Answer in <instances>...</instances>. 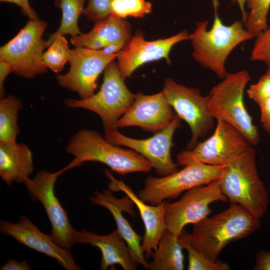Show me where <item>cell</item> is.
Instances as JSON below:
<instances>
[{"label": "cell", "mask_w": 270, "mask_h": 270, "mask_svg": "<svg viewBox=\"0 0 270 270\" xmlns=\"http://www.w3.org/2000/svg\"><path fill=\"white\" fill-rule=\"evenodd\" d=\"M260 218L236 204L194 224L192 232H183L190 243L210 260L216 261L230 243L244 238L258 230Z\"/></svg>", "instance_id": "cell-1"}, {"label": "cell", "mask_w": 270, "mask_h": 270, "mask_svg": "<svg viewBox=\"0 0 270 270\" xmlns=\"http://www.w3.org/2000/svg\"><path fill=\"white\" fill-rule=\"evenodd\" d=\"M212 2L214 14L212 28H208V20L196 22L190 40L195 60L223 79L228 74L226 62L230 54L240 44L254 36L246 28L242 20L224 24L218 13V0Z\"/></svg>", "instance_id": "cell-2"}, {"label": "cell", "mask_w": 270, "mask_h": 270, "mask_svg": "<svg viewBox=\"0 0 270 270\" xmlns=\"http://www.w3.org/2000/svg\"><path fill=\"white\" fill-rule=\"evenodd\" d=\"M66 152L74 158L62 169L64 172L88 161L102 162L122 175L148 172L152 168L150 162L138 152L112 144L98 132L89 129L77 131L70 139Z\"/></svg>", "instance_id": "cell-3"}, {"label": "cell", "mask_w": 270, "mask_h": 270, "mask_svg": "<svg viewBox=\"0 0 270 270\" xmlns=\"http://www.w3.org/2000/svg\"><path fill=\"white\" fill-rule=\"evenodd\" d=\"M218 180L230 204L240 205L260 218L264 216L269 204L268 194L258 176L256 150L252 146L224 167Z\"/></svg>", "instance_id": "cell-4"}, {"label": "cell", "mask_w": 270, "mask_h": 270, "mask_svg": "<svg viewBox=\"0 0 270 270\" xmlns=\"http://www.w3.org/2000/svg\"><path fill=\"white\" fill-rule=\"evenodd\" d=\"M250 79L246 70L228 73L210 90L208 104L215 119L228 122L242 134L250 145L256 146L260 134L244 102V90Z\"/></svg>", "instance_id": "cell-5"}, {"label": "cell", "mask_w": 270, "mask_h": 270, "mask_svg": "<svg viewBox=\"0 0 270 270\" xmlns=\"http://www.w3.org/2000/svg\"><path fill=\"white\" fill-rule=\"evenodd\" d=\"M176 158L178 164L184 167L166 176L147 177L138 194L140 200L156 205L166 199L175 198L184 192L218 180L226 166L208 165L191 158Z\"/></svg>", "instance_id": "cell-6"}, {"label": "cell", "mask_w": 270, "mask_h": 270, "mask_svg": "<svg viewBox=\"0 0 270 270\" xmlns=\"http://www.w3.org/2000/svg\"><path fill=\"white\" fill-rule=\"evenodd\" d=\"M117 64L112 61L104 70L102 84L99 91L84 99L66 98L65 106L92 111L101 118L105 133L118 130L119 119L134 102L136 94L128 89Z\"/></svg>", "instance_id": "cell-7"}, {"label": "cell", "mask_w": 270, "mask_h": 270, "mask_svg": "<svg viewBox=\"0 0 270 270\" xmlns=\"http://www.w3.org/2000/svg\"><path fill=\"white\" fill-rule=\"evenodd\" d=\"M46 22L30 20L12 40L0 48V59L10 63L17 76L32 78L47 71L42 63L46 40L42 36Z\"/></svg>", "instance_id": "cell-8"}, {"label": "cell", "mask_w": 270, "mask_h": 270, "mask_svg": "<svg viewBox=\"0 0 270 270\" xmlns=\"http://www.w3.org/2000/svg\"><path fill=\"white\" fill-rule=\"evenodd\" d=\"M162 92L176 115L188 124L192 138L187 150L192 149L198 139L206 135L214 126L215 118L208 108V96H202L198 88L178 84L171 78L165 79Z\"/></svg>", "instance_id": "cell-9"}, {"label": "cell", "mask_w": 270, "mask_h": 270, "mask_svg": "<svg viewBox=\"0 0 270 270\" xmlns=\"http://www.w3.org/2000/svg\"><path fill=\"white\" fill-rule=\"evenodd\" d=\"M63 172L62 169L54 172L41 170L34 178H28L24 184L31 198L43 206L52 225L50 236L54 242L70 251L76 244L78 231L72 226L67 212L54 194L55 182Z\"/></svg>", "instance_id": "cell-10"}, {"label": "cell", "mask_w": 270, "mask_h": 270, "mask_svg": "<svg viewBox=\"0 0 270 270\" xmlns=\"http://www.w3.org/2000/svg\"><path fill=\"white\" fill-rule=\"evenodd\" d=\"M227 200L218 180L188 190L179 200L166 202L164 222L166 230L178 236L186 226L196 224L211 214L210 204Z\"/></svg>", "instance_id": "cell-11"}, {"label": "cell", "mask_w": 270, "mask_h": 270, "mask_svg": "<svg viewBox=\"0 0 270 270\" xmlns=\"http://www.w3.org/2000/svg\"><path fill=\"white\" fill-rule=\"evenodd\" d=\"M180 118L176 115L172 122L162 130L146 139H136L122 134L118 130L105 133L104 138L112 144L128 147L144 156L160 176L177 171L178 164L174 162L171 149L172 138L180 125Z\"/></svg>", "instance_id": "cell-12"}, {"label": "cell", "mask_w": 270, "mask_h": 270, "mask_svg": "<svg viewBox=\"0 0 270 270\" xmlns=\"http://www.w3.org/2000/svg\"><path fill=\"white\" fill-rule=\"evenodd\" d=\"M216 129L205 140L177 156L191 158L212 166H227L251 146L242 134L224 120L217 118Z\"/></svg>", "instance_id": "cell-13"}, {"label": "cell", "mask_w": 270, "mask_h": 270, "mask_svg": "<svg viewBox=\"0 0 270 270\" xmlns=\"http://www.w3.org/2000/svg\"><path fill=\"white\" fill-rule=\"evenodd\" d=\"M118 53L106 55L100 50L76 46L70 50L69 70L56 76L58 84L78 94L81 99L94 94L96 80L102 71L116 58Z\"/></svg>", "instance_id": "cell-14"}, {"label": "cell", "mask_w": 270, "mask_h": 270, "mask_svg": "<svg viewBox=\"0 0 270 270\" xmlns=\"http://www.w3.org/2000/svg\"><path fill=\"white\" fill-rule=\"evenodd\" d=\"M186 30L166 38L152 41L146 40L143 33L137 31L118 52L117 66L118 70L125 80L142 65L162 58L170 62L169 54L176 44L190 40Z\"/></svg>", "instance_id": "cell-15"}, {"label": "cell", "mask_w": 270, "mask_h": 270, "mask_svg": "<svg viewBox=\"0 0 270 270\" xmlns=\"http://www.w3.org/2000/svg\"><path fill=\"white\" fill-rule=\"evenodd\" d=\"M0 231L3 235L12 236L18 243L54 258L66 270H82L70 251L56 244L50 235L42 232L26 216H21L16 223L0 220Z\"/></svg>", "instance_id": "cell-16"}, {"label": "cell", "mask_w": 270, "mask_h": 270, "mask_svg": "<svg viewBox=\"0 0 270 270\" xmlns=\"http://www.w3.org/2000/svg\"><path fill=\"white\" fill-rule=\"evenodd\" d=\"M174 116L162 91L152 95L140 92L118 120V127L138 126L144 130L156 133L167 127Z\"/></svg>", "instance_id": "cell-17"}, {"label": "cell", "mask_w": 270, "mask_h": 270, "mask_svg": "<svg viewBox=\"0 0 270 270\" xmlns=\"http://www.w3.org/2000/svg\"><path fill=\"white\" fill-rule=\"evenodd\" d=\"M104 172L110 180L108 189L112 192H124L138 210L145 230L142 238V249L145 258H149L153 251L157 248L160 238L166 230L164 222L166 202L156 205L147 204L140 200L122 181L114 178L108 169H105Z\"/></svg>", "instance_id": "cell-18"}, {"label": "cell", "mask_w": 270, "mask_h": 270, "mask_svg": "<svg viewBox=\"0 0 270 270\" xmlns=\"http://www.w3.org/2000/svg\"><path fill=\"white\" fill-rule=\"evenodd\" d=\"M89 200L94 204L106 208L112 214L117 227V230L126 243L131 254L136 264L142 265L148 270V262L142 249L141 237L132 229L123 214L126 212L132 216H136L134 209V204L126 196L117 198L108 189L102 192L95 191Z\"/></svg>", "instance_id": "cell-19"}, {"label": "cell", "mask_w": 270, "mask_h": 270, "mask_svg": "<svg viewBox=\"0 0 270 270\" xmlns=\"http://www.w3.org/2000/svg\"><path fill=\"white\" fill-rule=\"evenodd\" d=\"M75 243L90 244L100 250V270H106L108 268L116 270V264L120 265L124 270L136 269L138 264L134 260L126 243L116 230L108 234L100 236L82 229L77 232Z\"/></svg>", "instance_id": "cell-20"}, {"label": "cell", "mask_w": 270, "mask_h": 270, "mask_svg": "<svg viewBox=\"0 0 270 270\" xmlns=\"http://www.w3.org/2000/svg\"><path fill=\"white\" fill-rule=\"evenodd\" d=\"M34 170L32 152L26 144L0 142V176L8 186L24 184Z\"/></svg>", "instance_id": "cell-21"}, {"label": "cell", "mask_w": 270, "mask_h": 270, "mask_svg": "<svg viewBox=\"0 0 270 270\" xmlns=\"http://www.w3.org/2000/svg\"><path fill=\"white\" fill-rule=\"evenodd\" d=\"M184 247L178 236L168 230L164 232L157 248L153 251L149 270H182L184 268Z\"/></svg>", "instance_id": "cell-22"}, {"label": "cell", "mask_w": 270, "mask_h": 270, "mask_svg": "<svg viewBox=\"0 0 270 270\" xmlns=\"http://www.w3.org/2000/svg\"><path fill=\"white\" fill-rule=\"evenodd\" d=\"M84 34L89 38L98 40L104 48L114 43L126 45L132 38L130 24L124 19L112 14L106 18L95 22L91 30Z\"/></svg>", "instance_id": "cell-23"}, {"label": "cell", "mask_w": 270, "mask_h": 270, "mask_svg": "<svg viewBox=\"0 0 270 270\" xmlns=\"http://www.w3.org/2000/svg\"><path fill=\"white\" fill-rule=\"evenodd\" d=\"M21 100L12 94L0 100V142H16L20 130L18 114L22 108Z\"/></svg>", "instance_id": "cell-24"}, {"label": "cell", "mask_w": 270, "mask_h": 270, "mask_svg": "<svg viewBox=\"0 0 270 270\" xmlns=\"http://www.w3.org/2000/svg\"><path fill=\"white\" fill-rule=\"evenodd\" d=\"M85 0H56V6L62 11V20L58 30L46 40V48L52 43L58 35L70 34L75 36L81 34L78 26V20L84 14Z\"/></svg>", "instance_id": "cell-25"}, {"label": "cell", "mask_w": 270, "mask_h": 270, "mask_svg": "<svg viewBox=\"0 0 270 270\" xmlns=\"http://www.w3.org/2000/svg\"><path fill=\"white\" fill-rule=\"evenodd\" d=\"M70 50L68 42L62 35L56 36L42 58V64L53 72L58 73L69 62Z\"/></svg>", "instance_id": "cell-26"}, {"label": "cell", "mask_w": 270, "mask_h": 270, "mask_svg": "<svg viewBox=\"0 0 270 270\" xmlns=\"http://www.w3.org/2000/svg\"><path fill=\"white\" fill-rule=\"evenodd\" d=\"M246 4L250 12L244 24L255 38L268 26L270 0H246Z\"/></svg>", "instance_id": "cell-27"}, {"label": "cell", "mask_w": 270, "mask_h": 270, "mask_svg": "<svg viewBox=\"0 0 270 270\" xmlns=\"http://www.w3.org/2000/svg\"><path fill=\"white\" fill-rule=\"evenodd\" d=\"M178 240L188 252V270H228L230 266L220 260L214 261L193 246L184 236L183 231L178 236Z\"/></svg>", "instance_id": "cell-28"}, {"label": "cell", "mask_w": 270, "mask_h": 270, "mask_svg": "<svg viewBox=\"0 0 270 270\" xmlns=\"http://www.w3.org/2000/svg\"><path fill=\"white\" fill-rule=\"evenodd\" d=\"M152 10L151 2L146 0H113L111 5V14L124 19L142 18Z\"/></svg>", "instance_id": "cell-29"}, {"label": "cell", "mask_w": 270, "mask_h": 270, "mask_svg": "<svg viewBox=\"0 0 270 270\" xmlns=\"http://www.w3.org/2000/svg\"><path fill=\"white\" fill-rule=\"evenodd\" d=\"M250 53L253 61L270 64V19L267 28L256 36Z\"/></svg>", "instance_id": "cell-30"}, {"label": "cell", "mask_w": 270, "mask_h": 270, "mask_svg": "<svg viewBox=\"0 0 270 270\" xmlns=\"http://www.w3.org/2000/svg\"><path fill=\"white\" fill-rule=\"evenodd\" d=\"M113 0H88L84 14L86 18L95 22L102 20L111 14Z\"/></svg>", "instance_id": "cell-31"}, {"label": "cell", "mask_w": 270, "mask_h": 270, "mask_svg": "<svg viewBox=\"0 0 270 270\" xmlns=\"http://www.w3.org/2000/svg\"><path fill=\"white\" fill-rule=\"evenodd\" d=\"M249 98L257 104L270 96V73L266 72L246 90Z\"/></svg>", "instance_id": "cell-32"}, {"label": "cell", "mask_w": 270, "mask_h": 270, "mask_svg": "<svg viewBox=\"0 0 270 270\" xmlns=\"http://www.w3.org/2000/svg\"><path fill=\"white\" fill-rule=\"evenodd\" d=\"M0 1L12 3L19 6L20 8L22 14L27 16L30 20L40 19L37 13L31 8L28 0H0Z\"/></svg>", "instance_id": "cell-33"}, {"label": "cell", "mask_w": 270, "mask_h": 270, "mask_svg": "<svg viewBox=\"0 0 270 270\" xmlns=\"http://www.w3.org/2000/svg\"><path fill=\"white\" fill-rule=\"evenodd\" d=\"M253 270H270V251L260 250L256 256Z\"/></svg>", "instance_id": "cell-34"}, {"label": "cell", "mask_w": 270, "mask_h": 270, "mask_svg": "<svg viewBox=\"0 0 270 270\" xmlns=\"http://www.w3.org/2000/svg\"><path fill=\"white\" fill-rule=\"evenodd\" d=\"M11 64L8 62L0 59V96L4 97V81L8 76L12 72Z\"/></svg>", "instance_id": "cell-35"}, {"label": "cell", "mask_w": 270, "mask_h": 270, "mask_svg": "<svg viewBox=\"0 0 270 270\" xmlns=\"http://www.w3.org/2000/svg\"><path fill=\"white\" fill-rule=\"evenodd\" d=\"M0 270H30L32 268L26 260L17 262L9 258L7 262L0 268Z\"/></svg>", "instance_id": "cell-36"}, {"label": "cell", "mask_w": 270, "mask_h": 270, "mask_svg": "<svg viewBox=\"0 0 270 270\" xmlns=\"http://www.w3.org/2000/svg\"><path fill=\"white\" fill-rule=\"evenodd\" d=\"M260 110V121L262 124L270 120V96L258 104Z\"/></svg>", "instance_id": "cell-37"}, {"label": "cell", "mask_w": 270, "mask_h": 270, "mask_svg": "<svg viewBox=\"0 0 270 270\" xmlns=\"http://www.w3.org/2000/svg\"><path fill=\"white\" fill-rule=\"evenodd\" d=\"M124 46L125 44L120 43L111 44L100 50V51L104 54L112 55L118 53Z\"/></svg>", "instance_id": "cell-38"}, {"label": "cell", "mask_w": 270, "mask_h": 270, "mask_svg": "<svg viewBox=\"0 0 270 270\" xmlns=\"http://www.w3.org/2000/svg\"><path fill=\"white\" fill-rule=\"evenodd\" d=\"M232 1L238 4L242 16V20L244 24L248 16V13L245 8L246 0H232Z\"/></svg>", "instance_id": "cell-39"}, {"label": "cell", "mask_w": 270, "mask_h": 270, "mask_svg": "<svg viewBox=\"0 0 270 270\" xmlns=\"http://www.w3.org/2000/svg\"><path fill=\"white\" fill-rule=\"evenodd\" d=\"M264 128L270 134V120L262 124Z\"/></svg>", "instance_id": "cell-40"}, {"label": "cell", "mask_w": 270, "mask_h": 270, "mask_svg": "<svg viewBox=\"0 0 270 270\" xmlns=\"http://www.w3.org/2000/svg\"><path fill=\"white\" fill-rule=\"evenodd\" d=\"M268 69L266 70V72L270 73V64H268Z\"/></svg>", "instance_id": "cell-41"}]
</instances>
